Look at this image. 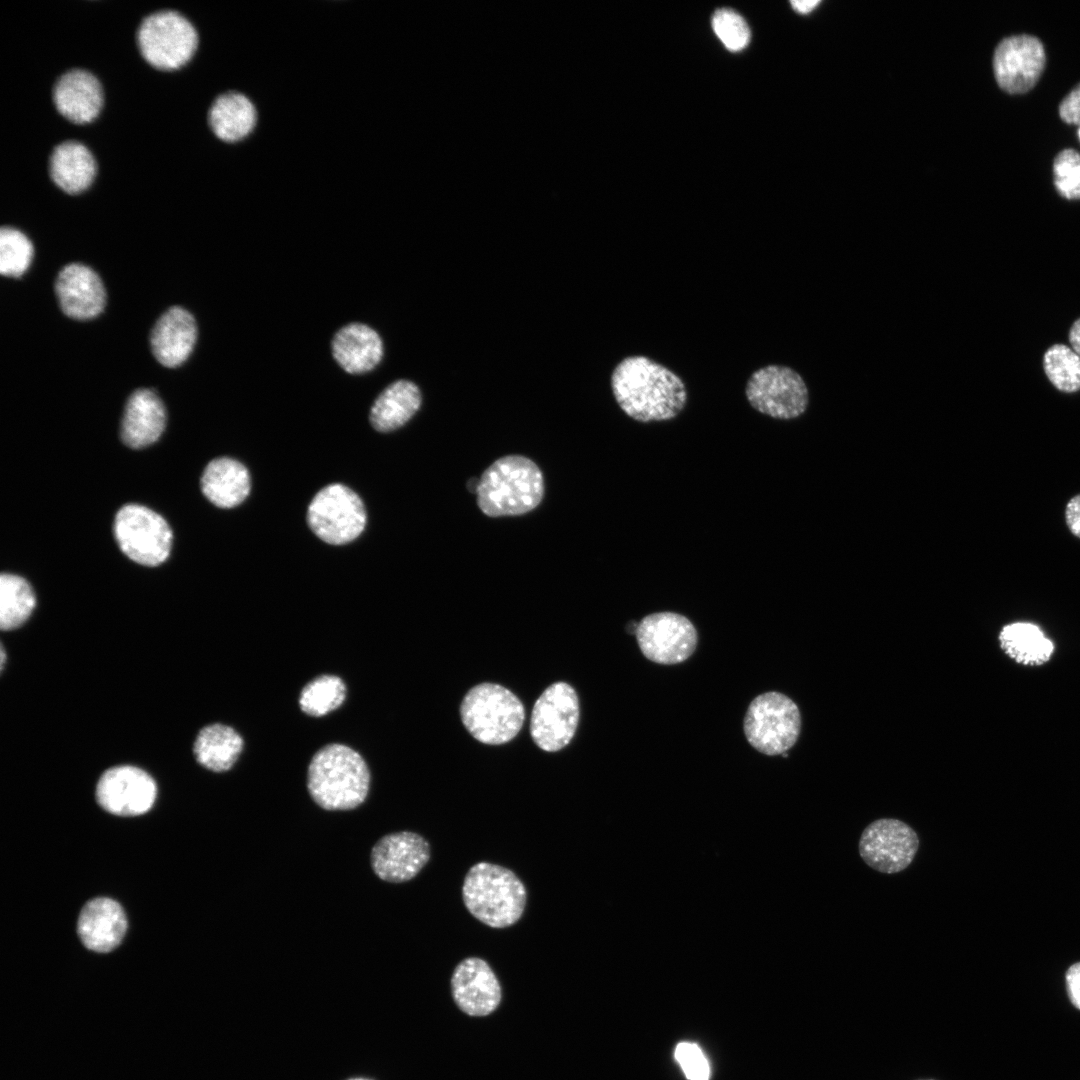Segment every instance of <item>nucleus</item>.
Segmentation results:
<instances>
[{"label": "nucleus", "instance_id": "obj_1", "mask_svg": "<svg viewBox=\"0 0 1080 1080\" xmlns=\"http://www.w3.org/2000/svg\"><path fill=\"white\" fill-rule=\"evenodd\" d=\"M614 398L626 416L648 424L675 419L688 401L683 380L664 365L643 355L621 360L611 375Z\"/></svg>", "mask_w": 1080, "mask_h": 1080}, {"label": "nucleus", "instance_id": "obj_2", "mask_svg": "<svg viewBox=\"0 0 1080 1080\" xmlns=\"http://www.w3.org/2000/svg\"><path fill=\"white\" fill-rule=\"evenodd\" d=\"M370 773L362 756L343 744H329L312 758L307 789L312 800L328 811H346L367 798Z\"/></svg>", "mask_w": 1080, "mask_h": 1080}, {"label": "nucleus", "instance_id": "obj_3", "mask_svg": "<svg viewBox=\"0 0 1080 1080\" xmlns=\"http://www.w3.org/2000/svg\"><path fill=\"white\" fill-rule=\"evenodd\" d=\"M462 899L475 919L491 928L503 929L513 926L523 916L527 889L511 869L481 861L467 871Z\"/></svg>", "mask_w": 1080, "mask_h": 1080}, {"label": "nucleus", "instance_id": "obj_4", "mask_svg": "<svg viewBox=\"0 0 1080 1080\" xmlns=\"http://www.w3.org/2000/svg\"><path fill=\"white\" fill-rule=\"evenodd\" d=\"M544 494L538 466L520 455L496 460L482 474L477 504L490 517L521 515L533 510Z\"/></svg>", "mask_w": 1080, "mask_h": 1080}, {"label": "nucleus", "instance_id": "obj_5", "mask_svg": "<svg viewBox=\"0 0 1080 1080\" xmlns=\"http://www.w3.org/2000/svg\"><path fill=\"white\" fill-rule=\"evenodd\" d=\"M461 720L479 742L499 745L511 741L521 730L525 710L519 698L496 683L472 687L460 706Z\"/></svg>", "mask_w": 1080, "mask_h": 1080}, {"label": "nucleus", "instance_id": "obj_6", "mask_svg": "<svg viewBox=\"0 0 1080 1080\" xmlns=\"http://www.w3.org/2000/svg\"><path fill=\"white\" fill-rule=\"evenodd\" d=\"M136 43L144 60L160 70L186 64L198 46L194 25L180 12L158 10L145 16L136 31Z\"/></svg>", "mask_w": 1080, "mask_h": 1080}, {"label": "nucleus", "instance_id": "obj_7", "mask_svg": "<svg viewBox=\"0 0 1080 1080\" xmlns=\"http://www.w3.org/2000/svg\"><path fill=\"white\" fill-rule=\"evenodd\" d=\"M801 729L798 706L788 696L769 691L749 704L743 731L758 752L774 756L787 752L797 742Z\"/></svg>", "mask_w": 1080, "mask_h": 1080}, {"label": "nucleus", "instance_id": "obj_8", "mask_svg": "<svg viewBox=\"0 0 1080 1080\" xmlns=\"http://www.w3.org/2000/svg\"><path fill=\"white\" fill-rule=\"evenodd\" d=\"M306 520L319 539L331 545H343L360 536L367 514L357 493L343 484L332 483L315 494Z\"/></svg>", "mask_w": 1080, "mask_h": 1080}, {"label": "nucleus", "instance_id": "obj_9", "mask_svg": "<svg viewBox=\"0 0 1080 1080\" xmlns=\"http://www.w3.org/2000/svg\"><path fill=\"white\" fill-rule=\"evenodd\" d=\"M745 397L758 413L776 420H792L805 413L809 403L803 377L784 365H767L754 371L745 386Z\"/></svg>", "mask_w": 1080, "mask_h": 1080}, {"label": "nucleus", "instance_id": "obj_10", "mask_svg": "<svg viewBox=\"0 0 1080 1080\" xmlns=\"http://www.w3.org/2000/svg\"><path fill=\"white\" fill-rule=\"evenodd\" d=\"M113 531L121 551L138 564L158 566L170 554V526L161 515L145 506L126 504L121 507L115 516Z\"/></svg>", "mask_w": 1080, "mask_h": 1080}, {"label": "nucleus", "instance_id": "obj_11", "mask_svg": "<svg viewBox=\"0 0 1080 1080\" xmlns=\"http://www.w3.org/2000/svg\"><path fill=\"white\" fill-rule=\"evenodd\" d=\"M579 699L566 682H555L536 700L530 720V734L542 750L556 752L572 740L579 721Z\"/></svg>", "mask_w": 1080, "mask_h": 1080}, {"label": "nucleus", "instance_id": "obj_12", "mask_svg": "<svg viewBox=\"0 0 1080 1080\" xmlns=\"http://www.w3.org/2000/svg\"><path fill=\"white\" fill-rule=\"evenodd\" d=\"M636 640L642 654L657 664L684 662L695 651L698 635L686 616L673 611L654 612L637 623Z\"/></svg>", "mask_w": 1080, "mask_h": 1080}, {"label": "nucleus", "instance_id": "obj_13", "mask_svg": "<svg viewBox=\"0 0 1080 1080\" xmlns=\"http://www.w3.org/2000/svg\"><path fill=\"white\" fill-rule=\"evenodd\" d=\"M858 847L862 860L870 868L894 874L912 863L919 848V838L905 822L882 818L863 830Z\"/></svg>", "mask_w": 1080, "mask_h": 1080}, {"label": "nucleus", "instance_id": "obj_14", "mask_svg": "<svg viewBox=\"0 0 1080 1080\" xmlns=\"http://www.w3.org/2000/svg\"><path fill=\"white\" fill-rule=\"evenodd\" d=\"M1046 63L1042 42L1028 34L1004 38L993 57L996 81L1010 94H1023L1038 82Z\"/></svg>", "mask_w": 1080, "mask_h": 1080}, {"label": "nucleus", "instance_id": "obj_15", "mask_svg": "<svg viewBox=\"0 0 1080 1080\" xmlns=\"http://www.w3.org/2000/svg\"><path fill=\"white\" fill-rule=\"evenodd\" d=\"M157 796L156 782L146 771L131 765L109 768L96 787L99 805L109 813L137 816L153 806Z\"/></svg>", "mask_w": 1080, "mask_h": 1080}, {"label": "nucleus", "instance_id": "obj_16", "mask_svg": "<svg viewBox=\"0 0 1080 1080\" xmlns=\"http://www.w3.org/2000/svg\"><path fill=\"white\" fill-rule=\"evenodd\" d=\"M431 857L429 842L413 831H399L382 836L370 852L374 874L389 883H404L415 878Z\"/></svg>", "mask_w": 1080, "mask_h": 1080}, {"label": "nucleus", "instance_id": "obj_17", "mask_svg": "<svg viewBox=\"0 0 1080 1080\" xmlns=\"http://www.w3.org/2000/svg\"><path fill=\"white\" fill-rule=\"evenodd\" d=\"M451 994L458 1008L469 1016H487L502 1000V988L491 966L480 957H467L453 970Z\"/></svg>", "mask_w": 1080, "mask_h": 1080}, {"label": "nucleus", "instance_id": "obj_18", "mask_svg": "<svg viewBox=\"0 0 1080 1080\" xmlns=\"http://www.w3.org/2000/svg\"><path fill=\"white\" fill-rule=\"evenodd\" d=\"M54 289L60 309L72 319H92L104 309L106 293L102 280L84 264L64 266L56 277Z\"/></svg>", "mask_w": 1080, "mask_h": 1080}, {"label": "nucleus", "instance_id": "obj_19", "mask_svg": "<svg viewBox=\"0 0 1080 1080\" xmlns=\"http://www.w3.org/2000/svg\"><path fill=\"white\" fill-rule=\"evenodd\" d=\"M103 90L97 77L82 68H72L58 76L52 87L56 110L67 120L83 124L92 121L103 105Z\"/></svg>", "mask_w": 1080, "mask_h": 1080}, {"label": "nucleus", "instance_id": "obj_20", "mask_svg": "<svg viewBox=\"0 0 1080 1080\" xmlns=\"http://www.w3.org/2000/svg\"><path fill=\"white\" fill-rule=\"evenodd\" d=\"M196 338L197 325L192 314L180 306H172L155 322L149 341L155 359L172 368L189 357Z\"/></svg>", "mask_w": 1080, "mask_h": 1080}, {"label": "nucleus", "instance_id": "obj_21", "mask_svg": "<svg viewBox=\"0 0 1080 1080\" xmlns=\"http://www.w3.org/2000/svg\"><path fill=\"white\" fill-rule=\"evenodd\" d=\"M166 417L165 406L153 390H135L124 407L120 430L122 441L132 449L151 445L162 435Z\"/></svg>", "mask_w": 1080, "mask_h": 1080}, {"label": "nucleus", "instance_id": "obj_22", "mask_svg": "<svg viewBox=\"0 0 1080 1080\" xmlns=\"http://www.w3.org/2000/svg\"><path fill=\"white\" fill-rule=\"evenodd\" d=\"M127 929L124 910L110 898H95L83 907L77 924L82 943L96 952H109L119 945Z\"/></svg>", "mask_w": 1080, "mask_h": 1080}, {"label": "nucleus", "instance_id": "obj_23", "mask_svg": "<svg viewBox=\"0 0 1080 1080\" xmlns=\"http://www.w3.org/2000/svg\"><path fill=\"white\" fill-rule=\"evenodd\" d=\"M332 354L339 366L350 374L372 370L381 361L383 343L368 325L354 322L337 331L332 340Z\"/></svg>", "mask_w": 1080, "mask_h": 1080}, {"label": "nucleus", "instance_id": "obj_24", "mask_svg": "<svg viewBox=\"0 0 1080 1080\" xmlns=\"http://www.w3.org/2000/svg\"><path fill=\"white\" fill-rule=\"evenodd\" d=\"M96 160L86 145L65 140L55 145L48 159L52 182L68 194L86 190L96 176Z\"/></svg>", "mask_w": 1080, "mask_h": 1080}, {"label": "nucleus", "instance_id": "obj_25", "mask_svg": "<svg viewBox=\"0 0 1080 1080\" xmlns=\"http://www.w3.org/2000/svg\"><path fill=\"white\" fill-rule=\"evenodd\" d=\"M251 478L241 462L219 457L210 461L201 477V490L205 497L219 508H233L249 495Z\"/></svg>", "mask_w": 1080, "mask_h": 1080}, {"label": "nucleus", "instance_id": "obj_26", "mask_svg": "<svg viewBox=\"0 0 1080 1080\" xmlns=\"http://www.w3.org/2000/svg\"><path fill=\"white\" fill-rule=\"evenodd\" d=\"M208 125L214 135L224 142H237L255 128L257 112L251 100L242 93L228 91L211 103Z\"/></svg>", "mask_w": 1080, "mask_h": 1080}, {"label": "nucleus", "instance_id": "obj_27", "mask_svg": "<svg viewBox=\"0 0 1080 1080\" xmlns=\"http://www.w3.org/2000/svg\"><path fill=\"white\" fill-rule=\"evenodd\" d=\"M421 404L419 388L411 381L397 380L387 386L374 401L369 420L379 432H390L408 422Z\"/></svg>", "mask_w": 1080, "mask_h": 1080}, {"label": "nucleus", "instance_id": "obj_28", "mask_svg": "<svg viewBox=\"0 0 1080 1080\" xmlns=\"http://www.w3.org/2000/svg\"><path fill=\"white\" fill-rule=\"evenodd\" d=\"M243 749V739L232 727L214 723L203 727L194 742L197 762L208 770L224 772L232 768Z\"/></svg>", "mask_w": 1080, "mask_h": 1080}, {"label": "nucleus", "instance_id": "obj_29", "mask_svg": "<svg viewBox=\"0 0 1080 1080\" xmlns=\"http://www.w3.org/2000/svg\"><path fill=\"white\" fill-rule=\"evenodd\" d=\"M1000 648L1011 659L1023 665H1042L1055 650L1054 643L1043 630L1031 622L1018 621L1002 627Z\"/></svg>", "mask_w": 1080, "mask_h": 1080}, {"label": "nucleus", "instance_id": "obj_30", "mask_svg": "<svg viewBox=\"0 0 1080 1080\" xmlns=\"http://www.w3.org/2000/svg\"><path fill=\"white\" fill-rule=\"evenodd\" d=\"M36 598L24 578L2 573L0 576V628L10 631L22 626L32 614Z\"/></svg>", "mask_w": 1080, "mask_h": 1080}, {"label": "nucleus", "instance_id": "obj_31", "mask_svg": "<svg viewBox=\"0 0 1080 1080\" xmlns=\"http://www.w3.org/2000/svg\"><path fill=\"white\" fill-rule=\"evenodd\" d=\"M346 687L341 678L321 675L304 686L299 705L310 716L320 717L337 709L344 701Z\"/></svg>", "mask_w": 1080, "mask_h": 1080}, {"label": "nucleus", "instance_id": "obj_32", "mask_svg": "<svg viewBox=\"0 0 1080 1080\" xmlns=\"http://www.w3.org/2000/svg\"><path fill=\"white\" fill-rule=\"evenodd\" d=\"M1043 367L1058 390L1067 393L1080 390V356L1069 346H1051L1044 354Z\"/></svg>", "mask_w": 1080, "mask_h": 1080}, {"label": "nucleus", "instance_id": "obj_33", "mask_svg": "<svg viewBox=\"0 0 1080 1080\" xmlns=\"http://www.w3.org/2000/svg\"><path fill=\"white\" fill-rule=\"evenodd\" d=\"M33 245L20 230L3 226L0 230V273L6 277H19L30 266Z\"/></svg>", "mask_w": 1080, "mask_h": 1080}, {"label": "nucleus", "instance_id": "obj_34", "mask_svg": "<svg viewBox=\"0 0 1080 1080\" xmlns=\"http://www.w3.org/2000/svg\"><path fill=\"white\" fill-rule=\"evenodd\" d=\"M712 27L717 37L730 51H740L750 41L747 23L741 15L731 9L717 10L712 18Z\"/></svg>", "mask_w": 1080, "mask_h": 1080}, {"label": "nucleus", "instance_id": "obj_35", "mask_svg": "<svg viewBox=\"0 0 1080 1080\" xmlns=\"http://www.w3.org/2000/svg\"><path fill=\"white\" fill-rule=\"evenodd\" d=\"M1054 185L1064 198L1080 199V154L1073 149H1064L1057 154L1053 162Z\"/></svg>", "mask_w": 1080, "mask_h": 1080}, {"label": "nucleus", "instance_id": "obj_36", "mask_svg": "<svg viewBox=\"0 0 1080 1080\" xmlns=\"http://www.w3.org/2000/svg\"><path fill=\"white\" fill-rule=\"evenodd\" d=\"M675 1058L689 1080H708L709 1064L697 1044L679 1043L675 1049Z\"/></svg>", "mask_w": 1080, "mask_h": 1080}, {"label": "nucleus", "instance_id": "obj_37", "mask_svg": "<svg viewBox=\"0 0 1080 1080\" xmlns=\"http://www.w3.org/2000/svg\"><path fill=\"white\" fill-rule=\"evenodd\" d=\"M1059 115L1066 123L1080 125V83L1061 101Z\"/></svg>", "mask_w": 1080, "mask_h": 1080}, {"label": "nucleus", "instance_id": "obj_38", "mask_svg": "<svg viewBox=\"0 0 1080 1080\" xmlns=\"http://www.w3.org/2000/svg\"><path fill=\"white\" fill-rule=\"evenodd\" d=\"M1066 988L1071 1003L1080 1009V962L1073 964L1067 970Z\"/></svg>", "mask_w": 1080, "mask_h": 1080}, {"label": "nucleus", "instance_id": "obj_39", "mask_svg": "<svg viewBox=\"0 0 1080 1080\" xmlns=\"http://www.w3.org/2000/svg\"><path fill=\"white\" fill-rule=\"evenodd\" d=\"M1065 520L1071 533L1080 538V494L1068 501L1065 508Z\"/></svg>", "mask_w": 1080, "mask_h": 1080}, {"label": "nucleus", "instance_id": "obj_40", "mask_svg": "<svg viewBox=\"0 0 1080 1080\" xmlns=\"http://www.w3.org/2000/svg\"><path fill=\"white\" fill-rule=\"evenodd\" d=\"M1069 342L1072 349L1080 356V318L1073 323L1070 329Z\"/></svg>", "mask_w": 1080, "mask_h": 1080}, {"label": "nucleus", "instance_id": "obj_41", "mask_svg": "<svg viewBox=\"0 0 1080 1080\" xmlns=\"http://www.w3.org/2000/svg\"><path fill=\"white\" fill-rule=\"evenodd\" d=\"M820 3L818 0L791 1L792 7L799 13L806 14Z\"/></svg>", "mask_w": 1080, "mask_h": 1080}, {"label": "nucleus", "instance_id": "obj_42", "mask_svg": "<svg viewBox=\"0 0 1080 1080\" xmlns=\"http://www.w3.org/2000/svg\"><path fill=\"white\" fill-rule=\"evenodd\" d=\"M5 656H6V654H5L4 647L1 646V670H3L4 665H5Z\"/></svg>", "mask_w": 1080, "mask_h": 1080}, {"label": "nucleus", "instance_id": "obj_43", "mask_svg": "<svg viewBox=\"0 0 1080 1080\" xmlns=\"http://www.w3.org/2000/svg\"><path fill=\"white\" fill-rule=\"evenodd\" d=\"M348 1080H371V1079L358 1077V1078H351V1079H348Z\"/></svg>", "mask_w": 1080, "mask_h": 1080}, {"label": "nucleus", "instance_id": "obj_44", "mask_svg": "<svg viewBox=\"0 0 1080 1080\" xmlns=\"http://www.w3.org/2000/svg\"><path fill=\"white\" fill-rule=\"evenodd\" d=\"M1078 136H1079V139H1080V127L1078 129Z\"/></svg>", "mask_w": 1080, "mask_h": 1080}, {"label": "nucleus", "instance_id": "obj_45", "mask_svg": "<svg viewBox=\"0 0 1080 1080\" xmlns=\"http://www.w3.org/2000/svg\"><path fill=\"white\" fill-rule=\"evenodd\" d=\"M924 1080H934V1079H924Z\"/></svg>", "mask_w": 1080, "mask_h": 1080}]
</instances>
